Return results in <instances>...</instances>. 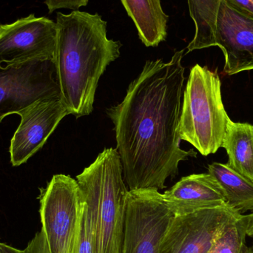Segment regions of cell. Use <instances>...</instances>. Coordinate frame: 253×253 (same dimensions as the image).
<instances>
[{"instance_id": "6da1fadb", "label": "cell", "mask_w": 253, "mask_h": 253, "mask_svg": "<svg viewBox=\"0 0 253 253\" xmlns=\"http://www.w3.org/2000/svg\"><path fill=\"white\" fill-rule=\"evenodd\" d=\"M184 51L168 62L147 61L124 100L108 110L128 190H162L178 174L180 162L197 156L180 148Z\"/></svg>"}, {"instance_id": "7a4b0ae2", "label": "cell", "mask_w": 253, "mask_h": 253, "mask_svg": "<svg viewBox=\"0 0 253 253\" xmlns=\"http://www.w3.org/2000/svg\"><path fill=\"white\" fill-rule=\"evenodd\" d=\"M54 64L61 98L70 115L88 116L107 67L120 56L122 44L107 37V22L98 13L57 12Z\"/></svg>"}, {"instance_id": "3957f363", "label": "cell", "mask_w": 253, "mask_h": 253, "mask_svg": "<svg viewBox=\"0 0 253 253\" xmlns=\"http://www.w3.org/2000/svg\"><path fill=\"white\" fill-rule=\"evenodd\" d=\"M117 149H105L77 176L93 221L95 253H122L128 191Z\"/></svg>"}, {"instance_id": "277c9868", "label": "cell", "mask_w": 253, "mask_h": 253, "mask_svg": "<svg viewBox=\"0 0 253 253\" xmlns=\"http://www.w3.org/2000/svg\"><path fill=\"white\" fill-rule=\"evenodd\" d=\"M216 71L197 64L190 70L183 94L178 132L204 156L222 147L230 117L221 96Z\"/></svg>"}, {"instance_id": "5b68a950", "label": "cell", "mask_w": 253, "mask_h": 253, "mask_svg": "<svg viewBox=\"0 0 253 253\" xmlns=\"http://www.w3.org/2000/svg\"><path fill=\"white\" fill-rule=\"evenodd\" d=\"M40 218L49 253H77L84 200L77 180L53 175L40 190Z\"/></svg>"}, {"instance_id": "8992f818", "label": "cell", "mask_w": 253, "mask_h": 253, "mask_svg": "<svg viewBox=\"0 0 253 253\" xmlns=\"http://www.w3.org/2000/svg\"><path fill=\"white\" fill-rule=\"evenodd\" d=\"M61 96L54 60L0 65V123L41 99Z\"/></svg>"}, {"instance_id": "52a82bcc", "label": "cell", "mask_w": 253, "mask_h": 253, "mask_svg": "<svg viewBox=\"0 0 253 253\" xmlns=\"http://www.w3.org/2000/svg\"><path fill=\"white\" fill-rule=\"evenodd\" d=\"M172 217L159 190H129L122 253H159L161 241Z\"/></svg>"}, {"instance_id": "ba28073f", "label": "cell", "mask_w": 253, "mask_h": 253, "mask_svg": "<svg viewBox=\"0 0 253 253\" xmlns=\"http://www.w3.org/2000/svg\"><path fill=\"white\" fill-rule=\"evenodd\" d=\"M241 215L228 205L173 215L159 253H208L226 226Z\"/></svg>"}, {"instance_id": "9c48e42d", "label": "cell", "mask_w": 253, "mask_h": 253, "mask_svg": "<svg viewBox=\"0 0 253 253\" xmlns=\"http://www.w3.org/2000/svg\"><path fill=\"white\" fill-rule=\"evenodd\" d=\"M57 25L48 18L31 14L0 25V65L54 60Z\"/></svg>"}, {"instance_id": "30bf717a", "label": "cell", "mask_w": 253, "mask_h": 253, "mask_svg": "<svg viewBox=\"0 0 253 253\" xmlns=\"http://www.w3.org/2000/svg\"><path fill=\"white\" fill-rule=\"evenodd\" d=\"M21 123L10 141V162L25 163L43 147L64 117L70 115L61 96L41 99L19 113Z\"/></svg>"}, {"instance_id": "8fae6325", "label": "cell", "mask_w": 253, "mask_h": 253, "mask_svg": "<svg viewBox=\"0 0 253 253\" xmlns=\"http://www.w3.org/2000/svg\"><path fill=\"white\" fill-rule=\"evenodd\" d=\"M215 42L225 59L226 74L253 70V18L235 10L224 0L217 15Z\"/></svg>"}, {"instance_id": "7c38bea8", "label": "cell", "mask_w": 253, "mask_h": 253, "mask_svg": "<svg viewBox=\"0 0 253 253\" xmlns=\"http://www.w3.org/2000/svg\"><path fill=\"white\" fill-rule=\"evenodd\" d=\"M162 196L175 216L227 205L218 183L209 173L183 177Z\"/></svg>"}, {"instance_id": "4fadbf2b", "label": "cell", "mask_w": 253, "mask_h": 253, "mask_svg": "<svg viewBox=\"0 0 253 253\" xmlns=\"http://www.w3.org/2000/svg\"><path fill=\"white\" fill-rule=\"evenodd\" d=\"M146 47H156L168 36V16L161 0H121Z\"/></svg>"}, {"instance_id": "5bb4252c", "label": "cell", "mask_w": 253, "mask_h": 253, "mask_svg": "<svg viewBox=\"0 0 253 253\" xmlns=\"http://www.w3.org/2000/svg\"><path fill=\"white\" fill-rule=\"evenodd\" d=\"M221 147L228 155L226 165L253 182V125L230 120Z\"/></svg>"}, {"instance_id": "9a60e30c", "label": "cell", "mask_w": 253, "mask_h": 253, "mask_svg": "<svg viewBox=\"0 0 253 253\" xmlns=\"http://www.w3.org/2000/svg\"><path fill=\"white\" fill-rule=\"evenodd\" d=\"M211 174L218 183L226 202L230 208L241 214L253 212V182L233 170L227 165L214 162L208 167Z\"/></svg>"}, {"instance_id": "2e32d148", "label": "cell", "mask_w": 253, "mask_h": 253, "mask_svg": "<svg viewBox=\"0 0 253 253\" xmlns=\"http://www.w3.org/2000/svg\"><path fill=\"white\" fill-rule=\"evenodd\" d=\"M220 2L221 0H187L196 29L194 37L187 46V53L215 47V25Z\"/></svg>"}, {"instance_id": "e0dca14e", "label": "cell", "mask_w": 253, "mask_h": 253, "mask_svg": "<svg viewBox=\"0 0 253 253\" xmlns=\"http://www.w3.org/2000/svg\"><path fill=\"white\" fill-rule=\"evenodd\" d=\"M246 216L241 214L229 223L208 253H242L246 246Z\"/></svg>"}, {"instance_id": "ac0fdd59", "label": "cell", "mask_w": 253, "mask_h": 253, "mask_svg": "<svg viewBox=\"0 0 253 253\" xmlns=\"http://www.w3.org/2000/svg\"><path fill=\"white\" fill-rule=\"evenodd\" d=\"M77 253H95L93 221L84 201Z\"/></svg>"}, {"instance_id": "d6986e66", "label": "cell", "mask_w": 253, "mask_h": 253, "mask_svg": "<svg viewBox=\"0 0 253 253\" xmlns=\"http://www.w3.org/2000/svg\"><path fill=\"white\" fill-rule=\"evenodd\" d=\"M89 0H45L49 13H52L59 9H70L77 10L82 7L87 5Z\"/></svg>"}, {"instance_id": "ffe728a7", "label": "cell", "mask_w": 253, "mask_h": 253, "mask_svg": "<svg viewBox=\"0 0 253 253\" xmlns=\"http://www.w3.org/2000/svg\"><path fill=\"white\" fill-rule=\"evenodd\" d=\"M229 6L253 18V0H224Z\"/></svg>"}, {"instance_id": "44dd1931", "label": "cell", "mask_w": 253, "mask_h": 253, "mask_svg": "<svg viewBox=\"0 0 253 253\" xmlns=\"http://www.w3.org/2000/svg\"><path fill=\"white\" fill-rule=\"evenodd\" d=\"M0 253H26V251H25V249L23 251L16 249L10 245L0 242Z\"/></svg>"}, {"instance_id": "7402d4cb", "label": "cell", "mask_w": 253, "mask_h": 253, "mask_svg": "<svg viewBox=\"0 0 253 253\" xmlns=\"http://www.w3.org/2000/svg\"><path fill=\"white\" fill-rule=\"evenodd\" d=\"M247 219V236L253 240V212L249 215H245Z\"/></svg>"}, {"instance_id": "603a6c76", "label": "cell", "mask_w": 253, "mask_h": 253, "mask_svg": "<svg viewBox=\"0 0 253 253\" xmlns=\"http://www.w3.org/2000/svg\"><path fill=\"white\" fill-rule=\"evenodd\" d=\"M253 253V244L252 246L251 247H248L246 245L244 248L243 253Z\"/></svg>"}]
</instances>
